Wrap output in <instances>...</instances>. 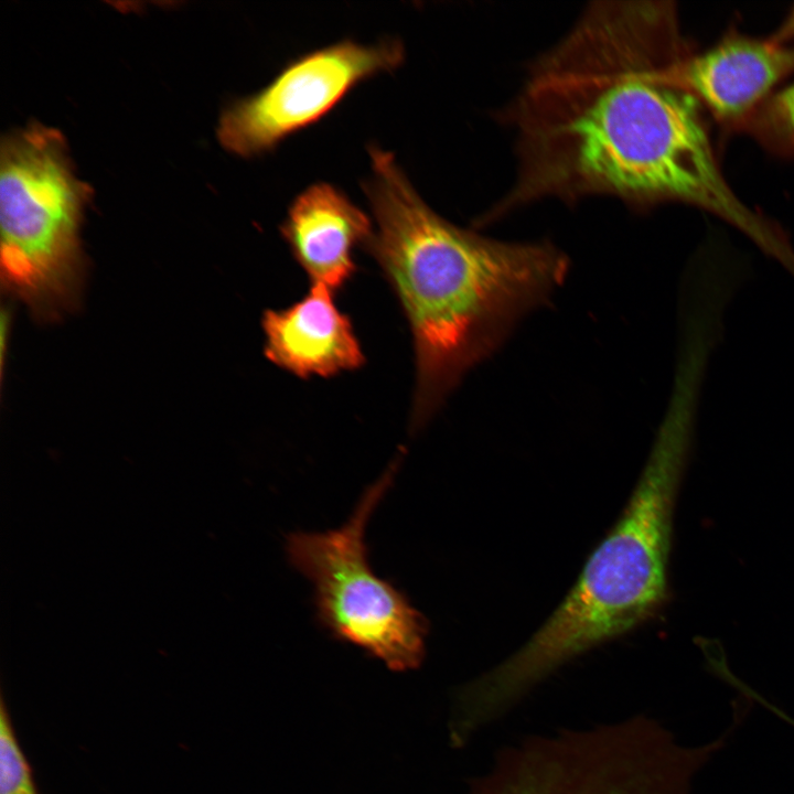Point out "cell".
Segmentation results:
<instances>
[{"mask_svg": "<svg viewBox=\"0 0 794 794\" xmlns=\"http://www.w3.org/2000/svg\"><path fill=\"white\" fill-rule=\"evenodd\" d=\"M669 2L601 1L533 65L512 110L517 173L487 223L547 198L694 205L747 237L761 214L732 191L698 100L666 68L688 54Z\"/></svg>", "mask_w": 794, "mask_h": 794, "instance_id": "obj_1", "label": "cell"}, {"mask_svg": "<svg viewBox=\"0 0 794 794\" xmlns=\"http://www.w3.org/2000/svg\"><path fill=\"white\" fill-rule=\"evenodd\" d=\"M363 189L374 217L365 245L409 323L425 425L475 366L564 285L569 258L549 242H508L462 228L418 194L394 154L369 147Z\"/></svg>", "mask_w": 794, "mask_h": 794, "instance_id": "obj_2", "label": "cell"}, {"mask_svg": "<svg viewBox=\"0 0 794 794\" xmlns=\"http://www.w3.org/2000/svg\"><path fill=\"white\" fill-rule=\"evenodd\" d=\"M697 421L690 410L666 408L623 513L565 600L517 651L462 686L475 722L491 726L560 667L664 607L674 507Z\"/></svg>", "mask_w": 794, "mask_h": 794, "instance_id": "obj_3", "label": "cell"}, {"mask_svg": "<svg viewBox=\"0 0 794 794\" xmlns=\"http://www.w3.org/2000/svg\"><path fill=\"white\" fill-rule=\"evenodd\" d=\"M90 196L56 129L31 124L2 140L1 271L36 318L60 316L77 297L79 229Z\"/></svg>", "mask_w": 794, "mask_h": 794, "instance_id": "obj_4", "label": "cell"}, {"mask_svg": "<svg viewBox=\"0 0 794 794\" xmlns=\"http://www.w3.org/2000/svg\"><path fill=\"white\" fill-rule=\"evenodd\" d=\"M398 464L395 460L365 491L344 525L325 533H291L286 550L290 564L313 584L320 624L391 670L404 672L422 662L428 624L401 591L372 570L364 540L366 523Z\"/></svg>", "mask_w": 794, "mask_h": 794, "instance_id": "obj_5", "label": "cell"}, {"mask_svg": "<svg viewBox=\"0 0 794 794\" xmlns=\"http://www.w3.org/2000/svg\"><path fill=\"white\" fill-rule=\"evenodd\" d=\"M404 57L397 40L375 44L342 40L305 53L264 88L228 106L219 119L218 140L240 157L270 151L319 121L361 82L398 67Z\"/></svg>", "mask_w": 794, "mask_h": 794, "instance_id": "obj_6", "label": "cell"}, {"mask_svg": "<svg viewBox=\"0 0 794 794\" xmlns=\"http://www.w3.org/2000/svg\"><path fill=\"white\" fill-rule=\"evenodd\" d=\"M794 73V47L730 33L711 49L688 53L666 69L668 79L693 95L719 122L740 129Z\"/></svg>", "mask_w": 794, "mask_h": 794, "instance_id": "obj_7", "label": "cell"}, {"mask_svg": "<svg viewBox=\"0 0 794 794\" xmlns=\"http://www.w3.org/2000/svg\"><path fill=\"white\" fill-rule=\"evenodd\" d=\"M374 230L372 219L348 196L328 182L305 187L290 204L280 233L311 285L334 293L356 271L354 250Z\"/></svg>", "mask_w": 794, "mask_h": 794, "instance_id": "obj_8", "label": "cell"}, {"mask_svg": "<svg viewBox=\"0 0 794 794\" xmlns=\"http://www.w3.org/2000/svg\"><path fill=\"white\" fill-rule=\"evenodd\" d=\"M330 289L311 285L308 293L288 308L266 310L261 325L265 355L275 365L301 378L331 377L365 363L348 315Z\"/></svg>", "mask_w": 794, "mask_h": 794, "instance_id": "obj_9", "label": "cell"}, {"mask_svg": "<svg viewBox=\"0 0 794 794\" xmlns=\"http://www.w3.org/2000/svg\"><path fill=\"white\" fill-rule=\"evenodd\" d=\"M480 794H631L602 777L568 770H551L517 776Z\"/></svg>", "mask_w": 794, "mask_h": 794, "instance_id": "obj_10", "label": "cell"}, {"mask_svg": "<svg viewBox=\"0 0 794 794\" xmlns=\"http://www.w3.org/2000/svg\"><path fill=\"white\" fill-rule=\"evenodd\" d=\"M741 129L776 149L794 151V83L771 95Z\"/></svg>", "mask_w": 794, "mask_h": 794, "instance_id": "obj_11", "label": "cell"}, {"mask_svg": "<svg viewBox=\"0 0 794 794\" xmlns=\"http://www.w3.org/2000/svg\"><path fill=\"white\" fill-rule=\"evenodd\" d=\"M0 794H40L3 694L0 699Z\"/></svg>", "mask_w": 794, "mask_h": 794, "instance_id": "obj_12", "label": "cell"}, {"mask_svg": "<svg viewBox=\"0 0 794 794\" xmlns=\"http://www.w3.org/2000/svg\"><path fill=\"white\" fill-rule=\"evenodd\" d=\"M770 39L777 44H786L794 39V7Z\"/></svg>", "mask_w": 794, "mask_h": 794, "instance_id": "obj_13", "label": "cell"}]
</instances>
